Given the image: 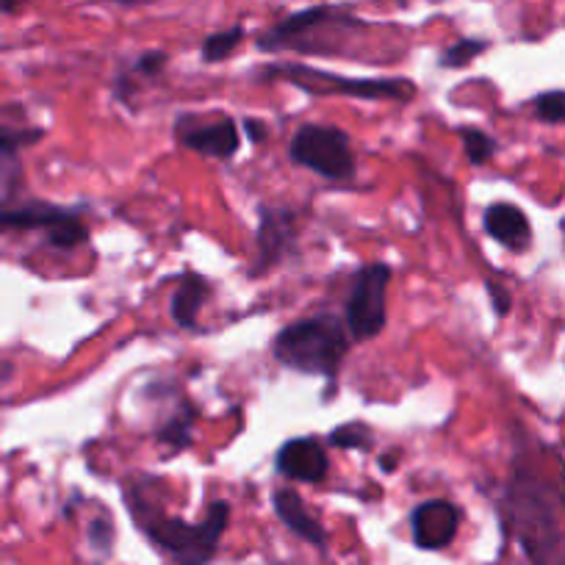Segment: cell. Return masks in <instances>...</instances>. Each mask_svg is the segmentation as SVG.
I'll list each match as a JSON object with an SVG mask.
<instances>
[{"instance_id":"obj_1","label":"cell","mask_w":565,"mask_h":565,"mask_svg":"<svg viewBox=\"0 0 565 565\" xmlns=\"http://www.w3.org/2000/svg\"><path fill=\"white\" fill-rule=\"evenodd\" d=\"M134 519L139 530L167 554L175 559L178 565H209L214 559L220 537L225 532L227 519H231V508L227 502H214L209 508L203 524H189L183 519H172L164 515L159 508H150V502L136 493V488H125Z\"/></svg>"},{"instance_id":"obj_2","label":"cell","mask_w":565,"mask_h":565,"mask_svg":"<svg viewBox=\"0 0 565 565\" xmlns=\"http://www.w3.org/2000/svg\"><path fill=\"white\" fill-rule=\"evenodd\" d=\"M508 515L532 565H565V537L552 493L537 477L519 471L508 488Z\"/></svg>"},{"instance_id":"obj_3","label":"cell","mask_w":565,"mask_h":565,"mask_svg":"<svg viewBox=\"0 0 565 565\" xmlns=\"http://www.w3.org/2000/svg\"><path fill=\"white\" fill-rule=\"evenodd\" d=\"M271 350L282 366L295 372L335 377L350 350V333H347V324L333 313H319L282 330Z\"/></svg>"},{"instance_id":"obj_4","label":"cell","mask_w":565,"mask_h":565,"mask_svg":"<svg viewBox=\"0 0 565 565\" xmlns=\"http://www.w3.org/2000/svg\"><path fill=\"white\" fill-rule=\"evenodd\" d=\"M264 78H280L306 89L308 95H344L361 97V100H396L407 103L416 95V86L407 78H347V75L324 73V70L302 67V64H286V67H269Z\"/></svg>"},{"instance_id":"obj_5","label":"cell","mask_w":565,"mask_h":565,"mask_svg":"<svg viewBox=\"0 0 565 565\" xmlns=\"http://www.w3.org/2000/svg\"><path fill=\"white\" fill-rule=\"evenodd\" d=\"M291 161L330 181H344L355 172L350 136L333 125H302L291 139Z\"/></svg>"},{"instance_id":"obj_6","label":"cell","mask_w":565,"mask_h":565,"mask_svg":"<svg viewBox=\"0 0 565 565\" xmlns=\"http://www.w3.org/2000/svg\"><path fill=\"white\" fill-rule=\"evenodd\" d=\"M9 231H45L47 242L58 249L81 247L89 238V231L78 220V211L42 203V200L0 205V233Z\"/></svg>"},{"instance_id":"obj_7","label":"cell","mask_w":565,"mask_h":565,"mask_svg":"<svg viewBox=\"0 0 565 565\" xmlns=\"http://www.w3.org/2000/svg\"><path fill=\"white\" fill-rule=\"evenodd\" d=\"M391 269L385 264H372L361 269L352 280L347 297L344 324L355 341H369L385 328V291H388Z\"/></svg>"},{"instance_id":"obj_8","label":"cell","mask_w":565,"mask_h":565,"mask_svg":"<svg viewBox=\"0 0 565 565\" xmlns=\"http://www.w3.org/2000/svg\"><path fill=\"white\" fill-rule=\"evenodd\" d=\"M413 541L418 548H444L455 541L460 524V513L447 499H430L418 504L411 515Z\"/></svg>"},{"instance_id":"obj_9","label":"cell","mask_w":565,"mask_h":565,"mask_svg":"<svg viewBox=\"0 0 565 565\" xmlns=\"http://www.w3.org/2000/svg\"><path fill=\"white\" fill-rule=\"evenodd\" d=\"M178 139H181L183 148L211 156V159H231L238 153V128L227 117L211 119V122L194 119L192 128L178 122Z\"/></svg>"},{"instance_id":"obj_10","label":"cell","mask_w":565,"mask_h":565,"mask_svg":"<svg viewBox=\"0 0 565 565\" xmlns=\"http://www.w3.org/2000/svg\"><path fill=\"white\" fill-rule=\"evenodd\" d=\"M277 471L300 482H322L328 475V455L313 438H291L277 452Z\"/></svg>"},{"instance_id":"obj_11","label":"cell","mask_w":565,"mask_h":565,"mask_svg":"<svg viewBox=\"0 0 565 565\" xmlns=\"http://www.w3.org/2000/svg\"><path fill=\"white\" fill-rule=\"evenodd\" d=\"M335 12L330 7H313L306 12H297L291 18H286L282 23H277L275 29L266 31L258 40L260 51H282V47H300L311 31L322 29V25L333 23Z\"/></svg>"},{"instance_id":"obj_12","label":"cell","mask_w":565,"mask_h":565,"mask_svg":"<svg viewBox=\"0 0 565 565\" xmlns=\"http://www.w3.org/2000/svg\"><path fill=\"white\" fill-rule=\"evenodd\" d=\"M486 231L488 236L497 238L499 244H504L508 249H526L532 238V227L526 222L524 211L513 203H493L486 209Z\"/></svg>"},{"instance_id":"obj_13","label":"cell","mask_w":565,"mask_h":565,"mask_svg":"<svg viewBox=\"0 0 565 565\" xmlns=\"http://www.w3.org/2000/svg\"><path fill=\"white\" fill-rule=\"evenodd\" d=\"M271 504H275L277 519L289 526L297 537L313 543V546H324V543H328V535H324L322 524L308 513L300 493L291 491V488H277V491L271 493Z\"/></svg>"},{"instance_id":"obj_14","label":"cell","mask_w":565,"mask_h":565,"mask_svg":"<svg viewBox=\"0 0 565 565\" xmlns=\"http://www.w3.org/2000/svg\"><path fill=\"white\" fill-rule=\"evenodd\" d=\"M295 242V214L282 209H264L260 211L258 227V247H260V269L275 264L286 249Z\"/></svg>"},{"instance_id":"obj_15","label":"cell","mask_w":565,"mask_h":565,"mask_svg":"<svg viewBox=\"0 0 565 565\" xmlns=\"http://www.w3.org/2000/svg\"><path fill=\"white\" fill-rule=\"evenodd\" d=\"M209 295H211V286L205 282V277L192 275V271H189V275H183L181 280H178L175 291H172V300H170L172 319H175V322L186 330L198 328L200 308L205 306Z\"/></svg>"},{"instance_id":"obj_16","label":"cell","mask_w":565,"mask_h":565,"mask_svg":"<svg viewBox=\"0 0 565 565\" xmlns=\"http://www.w3.org/2000/svg\"><path fill=\"white\" fill-rule=\"evenodd\" d=\"M244 40L242 25H233V29L220 31V34H211L209 40L203 42V58L205 62H222V58L231 56Z\"/></svg>"},{"instance_id":"obj_17","label":"cell","mask_w":565,"mask_h":565,"mask_svg":"<svg viewBox=\"0 0 565 565\" xmlns=\"http://www.w3.org/2000/svg\"><path fill=\"white\" fill-rule=\"evenodd\" d=\"M460 139H463V150L471 164H486V161H491L493 150H497V141L480 128H469L466 125V128H460Z\"/></svg>"},{"instance_id":"obj_18","label":"cell","mask_w":565,"mask_h":565,"mask_svg":"<svg viewBox=\"0 0 565 565\" xmlns=\"http://www.w3.org/2000/svg\"><path fill=\"white\" fill-rule=\"evenodd\" d=\"M486 51H488L486 40H460L441 53L438 64L447 70H458V67H466V64L475 62V58Z\"/></svg>"},{"instance_id":"obj_19","label":"cell","mask_w":565,"mask_h":565,"mask_svg":"<svg viewBox=\"0 0 565 565\" xmlns=\"http://www.w3.org/2000/svg\"><path fill=\"white\" fill-rule=\"evenodd\" d=\"M40 139V128H7V125H0V153H20V150Z\"/></svg>"},{"instance_id":"obj_20","label":"cell","mask_w":565,"mask_h":565,"mask_svg":"<svg viewBox=\"0 0 565 565\" xmlns=\"http://www.w3.org/2000/svg\"><path fill=\"white\" fill-rule=\"evenodd\" d=\"M330 444L339 449H369L372 447V433L363 424H344L330 433Z\"/></svg>"},{"instance_id":"obj_21","label":"cell","mask_w":565,"mask_h":565,"mask_svg":"<svg viewBox=\"0 0 565 565\" xmlns=\"http://www.w3.org/2000/svg\"><path fill=\"white\" fill-rule=\"evenodd\" d=\"M535 114L548 125L565 122V92H543L535 100Z\"/></svg>"},{"instance_id":"obj_22","label":"cell","mask_w":565,"mask_h":565,"mask_svg":"<svg viewBox=\"0 0 565 565\" xmlns=\"http://www.w3.org/2000/svg\"><path fill=\"white\" fill-rule=\"evenodd\" d=\"M189 430H192V413H183V416H175L170 424H167L164 430L159 433V438L164 444H172V449H183L189 447Z\"/></svg>"},{"instance_id":"obj_23","label":"cell","mask_w":565,"mask_h":565,"mask_svg":"<svg viewBox=\"0 0 565 565\" xmlns=\"http://www.w3.org/2000/svg\"><path fill=\"white\" fill-rule=\"evenodd\" d=\"M89 541H92V546L100 548V552H108V548H111V541H114L111 521H95L89 530Z\"/></svg>"},{"instance_id":"obj_24","label":"cell","mask_w":565,"mask_h":565,"mask_svg":"<svg viewBox=\"0 0 565 565\" xmlns=\"http://www.w3.org/2000/svg\"><path fill=\"white\" fill-rule=\"evenodd\" d=\"M488 295H491V302H493V311H497V317H504V313H510V295L508 289H504L502 282H493L488 280Z\"/></svg>"},{"instance_id":"obj_25","label":"cell","mask_w":565,"mask_h":565,"mask_svg":"<svg viewBox=\"0 0 565 565\" xmlns=\"http://www.w3.org/2000/svg\"><path fill=\"white\" fill-rule=\"evenodd\" d=\"M164 64H167L164 53H145V56L136 62V70H139V73H145V75H156V73H161V70H164Z\"/></svg>"},{"instance_id":"obj_26","label":"cell","mask_w":565,"mask_h":565,"mask_svg":"<svg viewBox=\"0 0 565 565\" xmlns=\"http://www.w3.org/2000/svg\"><path fill=\"white\" fill-rule=\"evenodd\" d=\"M25 0H0V14H14Z\"/></svg>"},{"instance_id":"obj_27","label":"cell","mask_w":565,"mask_h":565,"mask_svg":"<svg viewBox=\"0 0 565 565\" xmlns=\"http://www.w3.org/2000/svg\"><path fill=\"white\" fill-rule=\"evenodd\" d=\"M244 128L249 130V136H253V139H264V125H258L255 119H247V122H244Z\"/></svg>"},{"instance_id":"obj_28","label":"cell","mask_w":565,"mask_h":565,"mask_svg":"<svg viewBox=\"0 0 565 565\" xmlns=\"http://www.w3.org/2000/svg\"><path fill=\"white\" fill-rule=\"evenodd\" d=\"M117 3H128L130 7V3H148V0H117Z\"/></svg>"},{"instance_id":"obj_29","label":"cell","mask_w":565,"mask_h":565,"mask_svg":"<svg viewBox=\"0 0 565 565\" xmlns=\"http://www.w3.org/2000/svg\"><path fill=\"white\" fill-rule=\"evenodd\" d=\"M563 233H565V220H563Z\"/></svg>"}]
</instances>
